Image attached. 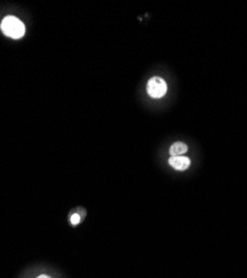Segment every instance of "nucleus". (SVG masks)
Instances as JSON below:
<instances>
[{
	"label": "nucleus",
	"instance_id": "3",
	"mask_svg": "<svg viewBox=\"0 0 247 278\" xmlns=\"http://www.w3.org/2000/svg\"><path fill=\"white\" fill-rule=\"evenodd\" d=\"M168 163L176 170H186L190 165V160L186 156H172L169 158Z\"/></svg>",
	"mask_w": 247,
	"mask_h": 278
},
{
	"label": "nucleus",
	"instance_id": "1",
	"mask_svg": "<svg viewBox=\"0 0 247 278\" xmlns=\"http://www.w3.org/2000/svg\"><path fill=\"white\" fill-rule=\"evenodd\" d=\"M3 33L14 39H19L24 35V24L14 16H8L2 21Z\"/></svg>",
	"mask_w": 247,
	"mask_h": 278
},
{
	"label": "nucleus",
	"instance_id": "5",
	"mask_svg": "<svg viewBox=\"0 0 247 278\" xmlns=\"http://www.w3.org/2000/svg\"><path fill=\"white\" fill-rule=\"evenodd\" d=\"M70 221H71V224L72 225H77L80 222V216L78 214H75V215H72L71 217H70Z\"/></svg>",
	"mask_w": 247,
	"mask_h": 278
},
{
	"label": "nucleus",
	"instance_id": "2",
	"mask_svg": "<svg viewBox=\"0 0 247 278\" xmlns=\"http://www.w3.org/2000/svg\"><path fill=\"white\" fill-rule=\"evenodd\" d=\"M147 92L153 98H162L167 92V84L160 77H153L147 84Z\"/></svg>",
	"mask_w": 247,
	"mask_h": 278
},
{
	"label": "nucleus",
	"instance_id": "6",
	"mask_svg": "<svg viewBox=\"0 0 247 278\" xmlns=\"http://www.w3.org/2000/svg\"><path fill=\"white\" fill-rule=\"evenodd\" d=\"M37 278H51V277H48V276H46V275H41V276L37 277Z\"/></svg>",
	"mask_w": 247,
	"mask_h": 278
},
{
	"label": "nucleus",
	"instance_id": "4",
	"mask_svg": "<svg viewBox=\"0 0 247 278\" xmlns=\"http://www.w3.org/2000/svg\"><path fill=\"white\" fill-rule=\"evenodd\" d=\"M187 150H188V146L186 144L181 143V141H178V143H175V144L171 145L169 153H170L171 157L172 156H182V155H184V154H186Z\"/></svg>",
	"mask_w": 247,
	"mask_h": 278
}]
</instances>
